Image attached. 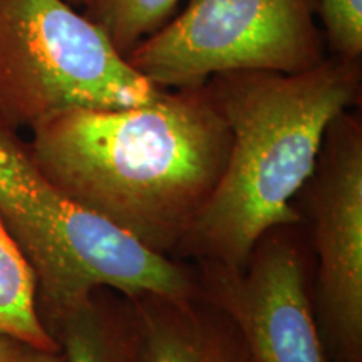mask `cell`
I'll return each mask as SVG.
<instances>
[{"label":"cell","instance_id":"obj_1","mask_svg":"<svg viewBox=\"0 0 362 362\" xmlns=\"http://www.w3.org/2000/svg\"><path fill=\"white\" fill-rule=\"evenodd\" d=\"M30 133L34 160L57 188L170 259L210 200L232 143L206 84L165 89L143 106L59 112Z\"/></svg>","mask_w":362,"mask_h":362},{"label":"cell","instance_id":"obj_5","mask_svg":"<svg viewBox=\"0 0 362 362\" xmlns=\"http://www.w3.org/2000/svg\"><path fill=\"white\" fill-rule=\"evenodd\" d=\"M317 0H189L126 59L161 89L237 71L298 74L329 56Z\"/></svg>","mask_w":362,"mask_h":362},{"label":"cell","instance_id":"obj_10","mask_svg":"<svg viewBox=\"0 0 362 362\" xmlns=\"http://www.w3.org/2000/svg\"><path fill=\"white\" fill-rule=\"evenodd\" d=\"M0 334L44 349H59L37 310V288L29 262L0 220Z\"/></svg>","mask_w":362,"mask_h":362},{"label":"cell","instance_id":"obj_11","mask_svg":"<svg viewBox=\"0 0 362 362\" xmlns=\"http://www.w3.org/2000/svg\"><path fill=\"white\" fill-rule=\"evenodd\" d=\"M181 0H94L83 11L126 57L173 19Z\"/></svg>","mask_w":362,"mask_h":362},{"label":"cell","instance_id":"obj_8","mask_svg":"<svg viewBox=\"0 0 362 362\" xmlns=\"http://www.w3.org/2000/svg\"><path fill=\"white\" fill-rule=\"evenodd\" d=\"M141 362H250L232 317L202 296L141 292L131 296Z\"/></svg>","mask_w":362,"mask_h":362},{"label":"cell","instance_id":"obj_9","mask_svg":"<svg viewBox=\"0 0 362 362\" xmlns=\"http://www.w3.org/2000/svg\"><path fill=\"white\" fill-rule=\"evenodd\" d=\"M45 329L66 362H141L133 302L115 288H94Z\"/></svg>","mask_w":362,"mask_h":362},{"label":"cell","instance_id":"obj_12","mask_svg":"<svg viewBox=\"0 0 362 362\" xmlns=\"http://www.w3.org/2000/svg\"><path fill=\"white\" fill-rule=\"evenodd\" d=\"M330 56L362 61V0H317Z\"/></svg>","mask_w":362,"mask_h":362},{"label":"cell","instance_id":"obj_14","mask_svg":"<svg viewBox=\"0 0 362 362\" xmlns=\"http://www.w3.org/2000/svg\"><path fill=\"white\" fill-rule=\"evenodd\" d=\"M67 4H71L72 7H76V8H83V11H86V8H88L90 4L94 2V0H66Z\"/></svg>","mask_w":362,"mask_h":362},{"label":"cell","instance_id":"obj_4","mask_svg":"<svg viewBox=\"0 0 362 362\" xmlns=\"http://www.w3.org/2000/svg\"><path fill=\"white\" fill-rule=\"evenodd\" d=\"M163 90L66 0H0V115L13 128L71 110L143 106Z\"/></svg>","mask_w":362,"mask_h":362},{"label":"cell","instance_id":"obj_13","mask_svg":"<svg viewBox=\"0 0 362 362\" xmlns=\"http://www.w3.org/2000/svg\"><path fill=\"white\" fill-rule=\"evenodd\" d=\"M0 362H66V356L61 349H44L11 334H0Z\"/></svg>","mask_w":362,"mask_h":362},{"label":"cell","instance_id":"obj_2","mask_svg":"<svg viewBox=\"0 0 362 362\" xmlns=\"http://www.w3.org/2000/svg\"><path fill=\"white\" fill-rule=\"evenodd\" d=\"M232 134L210 200L176 260L243 267L270 228L298 225L293 200L339 112L361 107L362 61L329 56L298 74L237 71L206 83Z\"/></svg>","mask_w":362,"mask_h":362},{"label":"cell","instance_id":"obj_3","mask_svg":"<svg viewBox=\"0 0 362 362\" xmlns=\"http://www.w3.org/2000/svg\"><path fill=\"white\" fill-rule=\"evenodd\" d=\"M0 220L34 272L44 327L98 287L129 297L198 291L192 262L148 250L57 188L2 115Z\"/></svg>","mask_w":362,"mask_h":362},{"label":"cell","instance_id":"obj_7","mask_svg":"<svg viewBox=\"0 0 362 362\" xmlns=\"http://www.w3.org/2000/svg\"><path fill=\"white\" fill-rule=\"evenodd\" d=\"M198 291L232 317L250 362H330L312 298V259L298 225L270 228L243 267L192 262Z\"/></svg>","mask_w":362,"mask_h":362},{"label":"cell","instance_id":"obj_6","mask_svg":"<svg viewBox=\"0 0 362 362\" xmlns=\"http://www.w3.org/2000/svg\"><path fill=\"white\" fill-rule=\"evenodd\" d=\"M312 259V298L330 362H362V117L325 129L315 168L293 200Z\"/></svg>","mask_w":362,"mask_h":362}]
</instances>
